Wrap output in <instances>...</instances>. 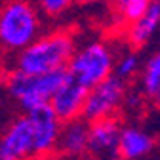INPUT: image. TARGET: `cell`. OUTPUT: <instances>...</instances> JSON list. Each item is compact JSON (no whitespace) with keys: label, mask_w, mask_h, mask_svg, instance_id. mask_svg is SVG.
I'll list each match as a JSON object with an SVG mask.
<instances>
[{"label":"cell","mask_w":160,"mask_h":160,"mask_svg":"<svg viewBox=\"0 0 160 160\" xmlns=\"http://www.w3.org/2000/svg\"><path fill=\"white\" fill-rule=\"evenodd\" d=\"M32 158V124L27 112L13 118L0 133V160Z\"/></svg>","instance_id":"8"},{"label":"cell","mask_w":160,"mask_h":160,"mask_svg":"<svg viewBox=\"0 0 160 160\" xmlns=\"http://www.w3.org/2000/svg\"><path fill=\"white\" fill-rule=\"evenodd\" d=\"M74 48V36L69 31H53L36 36L29 46L17 52L15 69L29 74H44L67 69Z\"/></svg>","instance_id":"1"},{"label":"cell","mask_w":160,"mask_h":160,"mask_svg":"<svg viewBox=\"0 0 160 160\" xmlns=\"http://www.w3.org/2000/svg\"><path fill=\"white\" fill-rule=\"evenodd\" d=\"M67 76V69L52 71L44 74H29L23 71H12L6 78V92L19 105L23 112H29L36 107L50 103V97L57 90V86Z\"/></svg>","instance_id":"4"},{"label":"cell","mask_w":160,"mask_h":160,"mask_svg":"<svg viewBox=\"0 0 160 160\" xmlns=\"http://www.w3.org/2000/svg\"><path fill=\"white\" fill-rule=\"evenodd\" d=\"M27 114L32 124V158L53 156L59 130H61V120L53 114L50 105L36 107Z\"/></svg>","instance_id":"6"},{"label":"cell","mask_w":160,"mask_h":160,"mask_svg":"<svg viewBox=\"0 0 160 160\" xmlns=\"http://www.w3.org/2000/svg\"><path fill=\"white\" fill-rule=\"evenodd\" d=\"M152 2L154 0H112L111 4H112L116 23L124 29L132 21H135L139 15H143Z\"/></svg>","instance_id":"14"},{"label":"cell","mask_w":160,"mask_h":160,"mask_svg":"<svg viewBox=\"0 0 160 160\" xmlns=\"http://www.w3.org/2000/svg\"><path fill=\"white\" fill-rule=\"evenodd\" d=\"M86 95H88V88L82 86L78 80H74L67 72V76L63 78V82L57 86V90L50 97L48 105H50L53 114L61 120V122H67V120L82 116Z\"/></svg>","instance_id":"9"},{"label":"cell","mask_w":160,"mask_h":160,"mask_svg":"<svg viewBox=\"0 0 160 160\" xmlns=\"http://www.w3.org/2000/svg\"><path fill=\"white\" fill-rule=\"evenodd\" d=\"M151 103H152V105H154L156 109H160V88H158V92L154 93V97L151 99Z\"/></svg>","instance_id":"17"},{"label":"cell","mask_w":160,"mask_h":160,"mask_svg":"<svg viewBox=\"0 0 160 160\" xmlns=\"http://www.w3.org/2000/svg\"><path fill=\"white\" fill-rule=\"evenodd\" d=\"M76 0H36V8L40 13H44L46 17H61Z\"/></svg>","instance_id":"15"},{"label":"cell","mask_w":160,"mask_h":160,"mask_svg":"<svg viewBox=\"0 0 160 160\" xmlns=\"http://www.w3.org/2000/svg\"><path fill=\"white\" fill-rule=\"evenodd\" d=\"M141 65H143V57H141V53H139V50L128 46L122 52H116L112 74H116L118 78H122L124 82H130V80L137 78L139 71H141Z\"/></svg>","instance_id":"13"},{"label":"cell","mask_w":160,"mask_h":160,"mask_svg":"<svg viewBox=\"0 0 160 160\" xmlns=\"http://www.w3.org/2000/svg\"><path fill=\"white\" fill-rule=\"evenodd\" d=\"M122 122L118 116H105L99 120H92L88 128V156L114 160L118 156V141Z\"/></svg>","instance_id":"7"},{"label":"cell","mask_w":160,"mask_h":160,"mask_svg":"<svg viewBox=\"0 0 160 160\" xmlns=\"http://www.w3.org/2000/svg\"><path fill=\"white\" fill-rule=\"evenodd\" d=\"M126 92H128V82H124L116 74L103 78L99 84L88 90L82 118L92 122V120H99L105 116H116L120 109H124Z\"/></svg>","instance_id":"5"},{"label":"cell","mask_w":160,"mask_h":160,"mask_svg":"<svg viewBox=\"0 0 160 160\" xmlns=\"http://www.w3.org/2000/svg\"><path fill=\"white\" fill-rule=\"evenodd\" d=\"M40 12L31 0H10L0 8V46L19 52L40 36Z\"/></svg>","instance_id":"2"},{"label":"cell","mask_w":160,"mask_h":160,"mask_svg":"<svg viewBox=\"0 0 160 160\" xmlns=\"http://www.w3.org/2000/svg\"><path fill=\"white\" fill-rule=\"evenodd\" d=\"M78 2H82L86 6H101V4H111L112 0H78Z\"/></svg>","instance_id":"16"},{"label":"cell","mask_w":160,"mask_h":160,"mask_svg":"<svg viewBox=\"0 0 160 160\" xmlns=\"http://www.w3.org/2000/svg\"><path fill=\"white\" fill-rule=\"evenodd\" d=\"M0 101H2V90H0Z\"/></svg>","instance_id":"18"},{"label":"cell","mask_w":160,"mask_h":160,"mask_svg":"<svg viewBox=\"0 0 160 160\" xmlns=\"http://www.w3.org/2000/svg\"><path fill=\"white\" fill-rule=\"evenodd\" d=\"M156 141L154 135L143 130L141 126H122L120 130V141H118V156L126 160H141L154 152Z\"/></svg>","instance_id":"12"},{"label":"cell","mask_w":160,"mask_h":160,"mask_svg":"<svg viewBox=\"0 0 160 160\" xmlns=\"http://www.w3.org/2000/svg\"><path fill=\"white\" fill-rule=\"evenodd\" d=\"M88 128H90V122L84 120L82 116L61 122L55 154L65 156V158L88 156Z\"/></svg>","instance_id":"10"},{"label":"cell","mask_w":160,"mask_h":160,"mask_svg":"<svg viewBox=\"0 0 160 160\" xmlns=\"http://www.w3.org/2000/svg\"><path fill=\"white\" fill-rule=\"evenodd\" d=\"M158 4H160V0H158Z\"/></svg>","instance_id":"19"},{"label":"cell","mask_w":160,"mask_h":160,"mask_svg":"<svg viewBox=\"0 0 160 160\" xmlns=\"http://www.w3.org/2000/svg\"><path fill=\"white\" fill-rule=\"evenodd\" d=\"M114 59H116L114 46L99 38L88 40V42L74 48L67 63V72L90 90L92 86L101 82L103 78L112 74Z\"/></svg>","instance_id":"3"},{"label":"cell","mask_w":160,"mask_h":160,"mask_svg":"<svg viewBox=\"0 0 160 160\" xmlns=\"http://www.w3.org/2000/svg\"><path fill=\"white\" fill-rule=\"evenodd\" d=\"M124 31H126L128 46H132L135 50H143V48L151 46L154 42V38L160 34V4H158V0H154L143 15H139L135 21H132L128 27H124Z\"/></svg>","instance_id":"11"}]
</instances>
